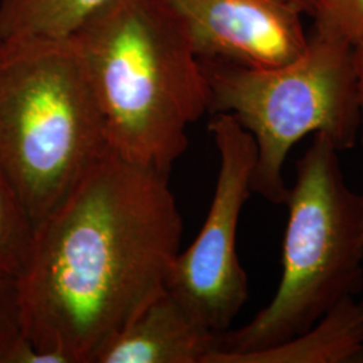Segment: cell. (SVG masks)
Instances as JSON below:
<instances>
[{"label":"cell","mask_w":363,"mask_h":363,"mask_svg":"<svg viewBox=\"0 0 363 363\" xmlns=\"http://www.w3.org/2000/svg\"><path fill=\"white\" fill-rule=\"evenodd\" d=\"M182 232L169 175L109 150L35 226L13 363H93L167 288Z\"/></svg>","instance_id":"1"},{"label":"cell","mask_w":363,"mask_h":363,"mask_svg":"<svg viewBox=\"0 0 363 363\" xmlns=\"http://www.w3.org/2000/svg\"><path fill=\"white\" fill-rule=\"evenodd\" d=\"M112 151L169 175L208 113L191 39L169 0H109L72 35Z\"/></svg>","instance_id":"2"},{"label":"cell","mask_w":363,"mask_h":363,"mask_svg":"<svg viewBox=\"0 0 363 363\" xmlns=\"http://www.w3.org/2000/svg\"><path fill=\"white\" fill-rule=\"evenodd\" d=\"M109 150L73 38L0 40V167L34 229Z\"/></svg>","instance_id":"3"},{"label":"cell","mask_w":363,"mask_h":363,"mask_svg":"<svg viewBox=\"0 0 363 363\" xmlns=\"http://www.w3.org/2000/svg\"><path fill=\"white\" fill-rule=\"evenodd\" d=\"M331 140L315 133L288 190L283 276L271 303L245 325L216 334L205 363L298 337L363 286L362 194L352 191Z\"/></svg>","instance_id":"4"},{"label":"cell","mask_w":363,"mask_h":363,"mask_svg":"<svg viewBox=\"0 0 363 363\" xmlns=\"http://www.w3.org/2000/svg\"><path fill=\"white\" fill-rule=\"evenodd\" d=\"M208 113H228L255 139L252 193L286 205L283 167L292 147L310 133L327 136L337 151L352 148L361 127L354 46L312 28L304 52L272 69L201 61Z\"/></svg>","instance_id":"5"},{"label":"cell","mask_w":363,"mask_h":363,"mask_svg":"<svg viewBox=\"0 0 363 363\" xmlns=\"http://www.w3.org/2000/svg\"><path fill=\"white\" fill-rule=\"evenodd\" d=\"M208 130L220 156L216 190L201 232L171 265L167 289L198 323L217 334L230 328L249 295L237 230L252 193L257 147L232 115H213Z\"/></svg>","instance_id":"6"},{"label":"cell","mask_w":363,"mask_h":363,"mask_svg":"<svg viewBox=\"0 0 363 363\" xmlns=\"http://www.w3.org/2000/svg\"><path fill=\"white\" fill-rule=\"evenodd\" d=\"M199 61L272 69L307 48L306 13L294 0H169Z\"/></svg>","instance_id":"7"},{"label":"cell","mask_w":363,"mask_h":363,"mask_svg":"<svg viewBox=\"0 0 363 363\" xmlns=\"http://www.w3.org/2000/svg\"><path fill=\"white\" fill-rule=\"evenodd\" d=\"M214 349L216 333L166 288L105 343L93 363H205Z\"/></svg>","instance_id":"8"},{"label":"cell","mask_w":363,"mask_h":363,"mask_svg":"<svg viewBox=\"0 0 363 363\" xmlns=\"http://www.w3.org/2000/svg\"><path fill=\"white\" fill-rule=\"evenodd\" d=\"M363 361V304L342 300L310 330L277 346L222 363H350Z\"/></svg>","instance_id":"9"},{"label":"cell","mask_w":363,"mask_h":363,"mask_svg":"<svg viewBox=\"0 0 363 363\" xmlns=\"http://www.w3.org/2000/svg\"><path fill=\"white\" fill-rule=\"evenodd\" d=\"M109 0H0V40L69 38Z\"/></svg>","instance_id":"10"},{"label":"cell","mask_w":363,"mask_h":363,"mask_svg":"<svg viewBox=\"0 0 363 363\" xmlns=\"http://www.w3.org/2000/svg\"><path fill=\"white\" fill-rule=\"evenodd\" d=\"M34 230L19 195L0 167V279L18 280L25 272Z\"/></svg>","instance_id":"11"},{"label":"cell","mask_w":363,"mask_h":363,"mask_svg":"<svg viewBox=\"0 0 363 363\" xmlns=\"http://www.w3.org/2000/svg\"><path fill=\"white\" fill-rule=\"evenodd\" d=\"M313 28L357 45L363 39V0H322Z\"/></svg>","instance_id":"12"},{"label":"cell","mask_w":363,"mask_h":363,"mask_svg":"<svg viewBox=\"0 0 363 363\" xmlns=\"http://www.w3.org/2000/svg\"><path fill=\"white\" fill-rule=\"evenodd\" d=\"M22 339L16 280L0 279V363H11Z\"/></svg>","instance_id":"13"},{"label":"cell","mask_w":363,"mask_h":363,"mask_svg":"<svg viewBox=\"0 0 363 363\" xmlns=\"http://www.w3.org/2000/svg\"><path fill=\"white\" fill-rule=\"evenodd\" d=\"M354 60H355V73H357V88H358V103H359V116H361V139L363 147V39L354 45Z\"/></svg>","instance_id":"14"},{"label":"cell","mask_w":363,"mask_h":363,"mask_svg":"<svg viewBox=\"0 0 363 363\" xmlns=\"http://www.w3.org/2000/svg\"><path fill=\"white\" fill-rule=\"evenodd\" d=\"M306 15L313 16L322 0H294Z\"/></svg>","instance_id":"15"},{"label":"cell","mask_w":363,"mask_h":363,"mask_svg":"<svg viewBox=\"0 0 363 363\" xmlns=\"http://www.w3.org/2000/svg\"><path fill=\"white\" fill-rule=\"evenodd\" d=\"M362 203H363V194H362Z\"/></svg>","instance_id":"16"}]
</instances>
